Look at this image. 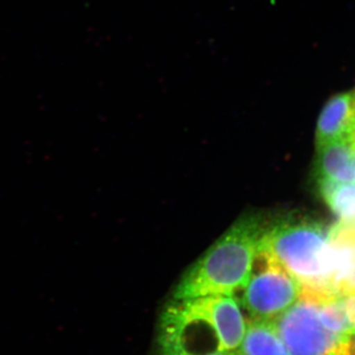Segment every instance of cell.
I'll return each instance as SVG.
<instances>
[{"label":"cell","instance_id":"cell-1","mask_svg":"<svg viewBox=\"0 0 355 355\" xmlns=\"http://www.w3.org/2000/svg\"><path fill=\"white\" fill-rule=\"evenodd\" d=\"M247 324L235 296L173 300L161 317L159 355L237 352Z\"/></svg>","mask_w":355,"mask_h":355},{"label":"cell","instance_id":"cell-2","mask_svg":"<svg viewBox=\"0 0 355 355\" xmlns=\"http://www.w3.org/2000/svg\"><path fill=\"white\" fill-rule=\"evenodd\" d=\"M266 226L258 216L236 222L187 270L173 300L205 296H235L246 286Z\"/></svg>","mask_w":355,"mask_h":355},{"label":"cell","instance_id":"cell-3","mask_svg":"<svg viewBox=\"0 0 355 355\" xmlns=\"http://www.w3.org/2000/svg\"><path fill=\"white\" fill-rule=\"evenodd\" d=\"M330 227L307 216H288L266 226L259 250L270 254L298 280L302 291L336 297L331 286Z\"/></svg>","mask_w":355,"mask_h":355},{"label":"cell","instance_id":"cell-4","mask_svg":"<svg viewBox=\"0 0 355 355\" xmlns=\"http://www.w3.org/2000/svg\"><path fill=\"white\" fill-rule=\"evenodd\" d=\"M240 301L250 320L275 322L302 293V286L286 268L258 249Z\"/></svg>","mask_w":355,"mask_h":355},{"label":"cell","instance_id":"cell-5","mask_svg":"<svg viewBox=\"0 0 355 355\" xmlns=\"http://www.w3.org/2000/svg\"><path fill=\"white\" fill-rule=\"evenodd\" d=\"M322 298L303 292L273 324L289 355H340L343 336L331 333L320 318Z\"/></svg>","mask_w":355,"mask_h":355},{"label":"cell","instance_id":"cell-6","mask_svg":"<svg viewBox=\"0 0 355 355\" xmlns=\"http://www.w3.org/2000/svg\"><path fill=\"white\" fill-rule=\"evenodd\" d=\"M331 286L336 297L355 294V223L338 222L329 233Z\"/></svg>","mask_w":355,"mask_h":355},{"label":"cell","instance_id":"cell-7","mask_svg":"<svg viewBox=\"0 0 355 355\" xmlns=\"http://www.w3.org/2000/svg\"><path fill=\"white\" fill-rule=\"evenodd\" d=\"M354 130L355 91L333 96L324 104L318 120L317 149Z\"/></svg>","mask_w":355,"mask_h":355},{"label":"cell","instance_id":"cell-8","mask_svg":"<svg viewBox=\"0 0 355 355\" xmlns=\"http://www.w3.org/2000/svg\"><path fill=\"white\" fill-rule=\"evenodd\" d=\"M316 177L355 184V130L317 149Z\"/></svg>","mask_w":355,"mask_h":355},{"label":"cell","instance_id":"cell-9","mask_svg":"<svg viewBox=\"0 0 355 355\" xmlns=\"http://www.w3.org/2000/svg\"><path fill=\"white\" fill-rule=\"evenodd\" d=\"M238 352L241 355H289L273 322L249 320Z\"/></svg>","mask_w":355,"mask_h":355},{"label":"cell","instance_id":"cell-10","mask_svg":"<svg viewBox=\"0 0 355 355\" xmlns=\"http://www.w3.org/2000/svg\"><path fill=\"white\" fill-rule=\"evenodd\" d=\"M324 202L343 223H355V184L318 179Z\"/></svg>","mask_w":355,"mask_h":355},{"label":"cell","instance_id":"cell-11","mask_svg":"<svg viewBox=\"0 0 355 355\" xmlns=\"http://www.w3.org/2000/svg\"><path fill=\"white\" fill-rule=\"evenodd\" d=\"M338 303L342 308L349 335H355V294L338 296Z\"/></svg>","mask_w":355,"mask_h":355},{"label":"cell","instance_id":"cell-12","mask_svg":"<svg viewBox=\"0 0 355 355\" xmlns=\"http://www.w3.org/2000/svg\"><path fill=\"white\" fill-rule=\"evenodd\" d=\"M340 355H355V335L343 336Z\"/></svg>","mask_w":355,"mask_h":355},{"label":"cell","instance_id":"cell-13","mask_svg":"<svg viewBox=\"0 0 355 355\" xmlns=\"http://www.w3.org/2000/svg\"><path fill=\"white\" fill-rule=\"evenodd\" d=\"M209 355H241L240 354V352H219V354H209Z\"/></svg>","mask_w":355,"mask_h":355},{"label":"cell","instance_id":"cell-14","mask_svg":"<svg viewBox=\"0 0 355 355\" xmlns=\"http://www.w3.org/2000/svg\"><path fill=\"white\" fill-rule=\"evenodd\" d=\"M355 91V90H354Z\"/></svg>","mask_w":355,"mask_h":355}]
</instances>
